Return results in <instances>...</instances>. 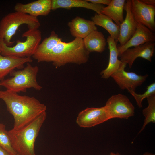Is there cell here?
Wrapping results in <instances>:
<instances>
[{"label":"cell","mask_w":155,"mask_h":155,"mask_svg":"<svg viewBox=\"0 0 155 155\" xmlns=\"http://www.w3.org/2000/svg\"><path fill=\"white\" fill-rule=\"evenodd\" d=\"M0 99L5 102L13 116V129H18L28 124L44 112L46 106L34 97L21 95L7 90H0Z\"/></svg>","instance_id":"cell-1"},{"label":"cell","mask_w":155,"mask_h":155,"mask_svg":"<svg viewBox=\"0 0 155 155\" xmlns=\"http://www.w3.org/2000/svg\"><path fill=\"white\" fill-rule=\"evenodd\" d=\"M90 53L84 46L83 39L76 38L69 42L62 41L49 51L34 55L32 57L38 62H52L57 68L69 63L78 65L85 63L89 59Z\"/></svg>","instance_id":"cell-2"},{"label":"cell","mask_w":155,"mask_h":155,"mask_svg":"<svg viewBox=\"0 0 155 155\" xmlns=\"http://www.w3.org/2000/svg\"><path fill=\"white\" fill-rule=\"evenodd\" d=\"M46 115V111L21 128L8 131L12 147L18 155H36L35 142Z\"/></svg>","instance_id":"cell-3"},{"label":"cell","mask_w":155,"mask_h":155,"mask_svg":"<svg viewBox=\"0 0 155 155\" xmlns=\"http://www.w3.org/2000/svg\"><path fill=\"white\" fill-rule=\"evenodd\" d=\"M39 70L38 66H33L30 63H27L26 66L22 69L11 72L9 74L11 78L1 80V86L7 90L18 93L25 92L27 89L31 88L40 91L42 87L37 81Z\"/></svg>","instance_id":"cell-4"},{"label":"cell","mask_w":155,"mask_h":155,"mask_svg":"<svg viewBox=\"0 0 155 155\" xmlns=\"http://www.w3.org/2000/svg\"><path fill=\"white\" fill-rule=\"evenodd\" d=\"M27 25L28 30L38 29L40 23L37 18L15 11L3 17L0 21V39L7 46H11L14 42L11 41L13 36L21 25Z\"/></svg>","instance_id":"cell-5"},{"label":"cell","mask_w":155,"mask_h":155,"mask_svg":"<svg viewBox=\"0 0 155 155\" xmlns=\"http://www.w3.org/2000/svg\"><path fill=\"white\" fill-rule=\"evenodd\" d=\"M26 40L22 42L16 41V44L13 46H7L0 39L1 54L3 56L18 58L31 57L36 52L40 44L42 35L38 30H28L22 34Z\"/></svg>","instance_id":"cell-6"},{"label":"cell","mask_w":155,"mask_h":155,"mask_svg":"<svg viewBox=\"0 0 155 155\" xmlns=\"http://www.w3.org/2000/svg\"><path fill=\"white\" fill-rule=\"evenodd\" d=\"M108 119L114 118L128 119L134 115V106L125 95L118 94L112 95L104 106Z\"/></svg>","instance_id":"cell-7"},{"label":"cell","mask_w":155,"mask_h":155,"mask_svg":"<svg viewBox=\"0 0 155 155\" xmlns=\"http://www.w3.org/2000/svg\"><path fill=\"white\" fill-rule=\"evenodd\" d=\"M131 9L137 23L155 31V6L146 5L141 0H131Z\"/></svg>","instance_id":"cell-8"},{"label":"cell","mask_w":155,"mask_h":155,"mask_svg":"<svg viewBox=\"0 0 155 155\" xmlns=\"http://www.w3.org/2000/svg\"><path fill=\"white\" fill-rule=\"evenodd\" d=\"M127 64L122 62L119 69L111 76L121 90L135 91L136 88L141 85L148 76L142 75L133 72H127L125 69Z\"/></svg>","instance_id":"cell-9"},{"label":"cell","mask_w":155,"mask_h":155,"mask_svg":"<svg viewBox=\"0 0 155 155\" xmlns=\"http://www.w3.org/2000/svg\"><path fill=\"white\" fill-rule=\"evenodd\" d=\"M104 106L87 107L80 112L76 120L80 127L90 128L108 120Z\"/></svg>","instance_id":"cell-10"},{"label":"cell","mask_w":155,"mask_h":155,"mask_svg":"<svg viewBox=\"0 0 155 155\" xmlns=\"http://www.w3.org/2000/svg\"><path fill=\"white\" fill-rule=\"evenodd\" d=\"M155 45L154 42H148L143 44L129 48L120 56V61L128 64L131 68L133 64L137 58L141 57L151 62Z\"/></svg>","instance_id":"cell-11"},{"label":"cell","mask_w":155,"mask_h":155,"mask_svg":"<svg viewBox=\"0 0 155 155\" xmlns=\"http://www.w3.org/2000/svg\"><path fill=\"white\" fill-rule=\"evenodd\" d=\"M155 40L154 32L146 27L137 23L136 30L131 38L123 45H117L118 57L131 47L136 46L148 42H154Z\"/></svg>","instance_id":"cell-12"},{"label":"cell","mask_w":155,"mask_h":155,"mask_svg":"<svg viewBox=\"0 0 155 155\" xmlns=\"http://www.w3.org/2000/svg\"><path fill=\"white\" fill-rule=\"evenodd\" d=\"M51 8V0H38L26 4L18 3L14 7L15 11L36 18L39 16L48 15Z\"/></svg>","instance_id":"cell-13"},{"label":"cell","mask_w":155,"mask_h":155,"mask_svg":"<svg viewBox=\"0 0 155 155\" xmlns=\"http://www.w3.org/2000/svg\"><path fill=\"white\" fill-rule=\"evenodd\" d=\"M131 0L125 2L124 10L126 12L125 19L120 25V32L117 41L122 46L132 36L136 30L137 23L135 20L131 9Z\"/></svg>","instance_id":"cell-14"},{"label":"cell","mask_w":155,"mask_h":155,"mask_svg":"<svg viewBox=\"0 0 155 155\" xmlns=\"http://www.w3.org/2000/svg\"><path fill=\"white\" fill-rule=\"evenodd\" d=\"M68 25L71 35L76 38L83 39L97 28L92 20L77 16L69 22Z\"/></svg>","instance_id":"cell-15"},{"label":"cell","mask_w":155,"mask_h":155,"mask_svg":"<svg viewBox=\"0 0 155 155\" xmlns=\"http://www.w3.org/2000/svg\"><path fill=\"white\" fill-rule=\"evenodd\" d=\"M32 61L31 57L18 58L2 55L0 53V80L15 69L23 68L24 65Z\"/></svg>","instance_id":"cell-16"},{"label":"cell","mask_w":155,"mask_h":155,"mask_svg":"<svg viewBox=\"0 0 155 155\" xmlns=\"http://www.w3.org/2000/svg\"><path fill=\"white\" fill-rule=\"evenodd\" d=\"M103 5L89 3L86 0H51V8L55 10L59 8L70 9L73 7H82L92 10L97 14L101 13Z\"/></svg>","instance_id":"cell-17"},{"label":"cell","mask_w":155,"mask_h":155,"mask_svg":"<svg viewBox=\"0 0 155 155\" xmlns=\"http://www.w3.org/2000/svg\"><path fill=\"white\" fill-rule=\"evenodd\" d=\"M107 42L109 50V59L107 67L100 73L102 78L108 79L117 71L122 63L118 59V53L117 48L118 41L115 40L110 36L107 39Z\"/></svg>","instance_id":"cell-18"},{"label":"cell","mask_w":155,"mask_h":155,"mask_svg":"<svg viewBox=\"0 0 155 155\" xmlns=\"http://www.w3.org/2000/svg\"><path fill=\"white\" fill-rule=\"evenodd\" d=\"M83 41L85 48L90 53L103 52L106 49L107 43L103 33L97 30L91 33L83 39Z\"/></svg>","instance_id":"cell-19"},{"label":"cell","mask_w":155,"mask_h":155,"mask_svg":"<svg viewBox=\"0 0 155 155\" xmlns=\"http://www.w3.org/2000/svg\"><path fill=\"white\" fill-rule=\"evenodd\" d=\"M125 1L111 0L110 4L103 8L101 13L106 16L120 26L124 20L123 11Z\"/></svg>","instance_id":"cell-20"},{"label":"cell","mask_w":155,"mask_h":155,"mask_svg":"<svg viewBox=\"0 0 155 155\" xmlns=\"http://www.w3.org/2000/svg\"><path fill=\"white\" fill-rule=\"evenodd\" d=\"M91 19L96 25L102 27L106 30L110 36L117 41L120 32V26L113 22L108 17L102 13H96L91 17Z\"/></svg>","instance_id":"cell-21"},{"label":"cell","mask_w":155,"mask_h":155,"mask_svg":"<svg viewBox=\"0 0 155 155\" xmlns=\"http://www.w3.org/2000/svg\"><path fill=\"white\" fill-rule=\"evenodd\" d=\"M62 41L54 31H52L50 36L44 39L40 44L33 55H40L49 51Z\"/></svg>","instance_id":"cell-22"},{"label":"cell","mask_w":155,"mask_h":155,"mask_svg":"<svg viewBox=\"0 0 155 155\" xmlns=\"http://www.w3.org/2000/svg\"><path fill=\"white\" fill-rule=\"evenodd\" d=\"M148 103L147 107L142 110V113L145 118L144 124L138 134L144 129L146 126L149 123H155V94L147 98Z\"/></svg>","instance_id":"cell-23"},{"label":"cell","mask_w":155,"mask_h":155,"mask_svg":"<svg viewBox=\"0 0 155 155\" xmlns=\"http://www.w3.org/2000/svg\"><path fill=\"white\" fill-rule=\"evenodd\" d=\"M0 146L12 155H18L13 148L8 132L5 126L0 123Z\"/></svg>","instance_id":"cell-24"},{"label":"cell","mask_w":155,"mask_h":155,"mask_svg":"<svg viewBox=\"0 0 155 155\" xmlns=\"http://www.w3.org/2000/svg\"><path fill=\"white\" fill-rule=\"evenodd\" d=\"M135 100L137 106L140 108L142 107V102L145 98L155 94V83L153 82L148 86L145 92L142 94H139L132 90L128 91Z\"/></svg>","instance_id":"cell-25"},{"label":"cell","mask_w":155,"mask_h":155,"mask_svg":"<svg viewBox=\"0 0 155 155\" xmlns=\"http://www.w3.org/2000/svg\"><path fill=\"white\" fill-rule=\"evenodd\" d=\"M88 2L92 3L101 4L109 5L111 0H86Z\"/></svg>","instance_id":"cell-26"},{"label":"cell","mask_w":155,"mask_h":155,"mask_svg":"<svg viewBox=\"0 0 155 155\" xmlns=\"http://www.w3.org/2000/svg\"><path fill=\"white\" fill-rule=\"evenodd\" d=\"M141 1L145 4L155 6V0H141Z\"/></svg>","instance_id":"cell-27"},{"label":"cell","mask_w":155,"mask_h":155,"mask_svg":"<svg viewBox=\"0 0 155 155\" xmlns=\"http://www.w3.org/2000/svg\"><path fill=\"white\" fill-rule=\"evenodd\" d=\"M0 155H12L6 150L0 146Z\"/></svg>","instance_id":"cell-28"},{"label":"cell","mask_w":155,"mask_h":155,"mask_svg":"<svg viewBox=\"0 0 155 155\" xmlns=\"http://www.w3.org/2000/svg\"><path fill=\"white\" fill-rule=\"evenodd\" d=\"M109 155H121L118 153H114L113 152H111Z\"/></svg>","instance_id":"cell-29"},{"label":"cell","mask_w":155,"mask_h":155,"mask_svg":"<svg viewBox=\"0 0 155 155\" xmlns=\"http://www.w3.org/2000/svg\"><path fill=\"white\" fill-rule=\"evenodd\" d=\"M143 155H155V154L152 153L146 152L143 154Z\"/></svg>","instance_id":"cell-30"},{"label":"cell","mask_w":155,"mask_h":155,"mask_svg":"<svg viewBox=\"0 0 155 155\" xmlns=\"http://www.w3.org/2000/svg\"><path fill=\"white\" fill-rule=\"evenodd\" d=\"M0 53H1V47H0Z\"/></svg>","instance_id":"cell-31"},{"label":"cell","mask_w":155,"mask_h":155,"mask_svg":"<svg viewBox=\"0 0 155 155\" xmlns=\"http://www.w3.org/2000/svg\"><path fill=\"white\" fill-rule=\"evenodd\" d=\"M1 86V83H0V87Z\"/></svg>","instance_id":"cell-32"},{"label":"cell","mask_w":155,"mask_h":155,"mask_svg":"<svg viewBox=\"0 0 155 155\" xmlns=\"http://www.w3.org/2000/svg\"></svg>","instance_id":"cell-33"}]
</instances>
